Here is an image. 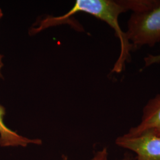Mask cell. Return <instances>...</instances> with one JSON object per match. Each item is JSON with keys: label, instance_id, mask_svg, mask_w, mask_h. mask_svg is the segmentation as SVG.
<instances>
[{"label": "cell", "instance_id": "cell-5", "mask_svg": "<svg viewBox=\"0 0 160 160\" xmlns=\"http://www.w3.org/2000/svg\"><path fill=\"white\" fill-rule=\"evenodd\" d=\"M6 109L0 105V147H27L29 145H40L42 143L40 139H30L25 137L10 129L4 123Z\"/></svg>", "mask_w": 160, "mask_h": 160}, {"label": "cell", "instance_id": "cell-4", "mask_svg": "<svg viewBox=\"0 0 160 160\" xmlns=\"http://www.w3.org/2000/svg\"><path fill=\"white\" fill-rule=\"evenodd\" d=\"M128 137L151 135L160 138V93L151 98L143 109L141 120L125 134Z\"/></svg>", "mask_w": 160, "mask_h": 160}, {"label": "cell", "instance_id": "cell-2", "mask_svg": "<svg viewBox=\"0 0 160 160\" xmlns=\"http://www.w3.org/2000/svg\"><path fill=\"white\" fill-rule=\"evenodd\" d=\"M125 34L132 51L160 42V3L148 10L132 12Z\"/></svg>", "mask_w": 160, "mask_h": 160}, {"label": "cell", "instance_id": "cell-8", "mask_svg": "<svg viewBox=\"0 0 160 160\" xmlns=\"http://www.w3.org/2000/svg\"><path fill=\"white\" fill-rule=\"evenodd\" d=\"M2 58H3V55H2L1 54H0V78L2 77V75L1 74V69L2 68L4 64L2 62Z\"/></svg>", "mask_w": 160, "mask_h": 160}, {"label": "cell", "instance_id": "cell-1", "mask_svg": "<svg viewBox=\"0 0 160 160\" xmlns=\"http://www.w3.org/2000/svg\"><path fill=\"white\" fill-rule=\"evenodd\" d=\"M160 3L157 0H77L75 5L67 13L60 17H48L42 20L38 28L33 29L37 33L49 27L63 23L77 12H83L108 23L113 29L120 42L119 57L112 72L119 73L123 71L125 63L131 60L132 48L126 38L125 32L121 29L118 18L122 13L131 10L133 12L148 10Z\"/></svg>", "mask_w": 160, "mask_h": 160}, {"label": "cell", "instance_id": "cell-3", "mask_svg": "<svg viewBox=\"0 0 160 160\" xmlns=\"http://www.w3.org/2000/svg\"><path fill=\"white\" fill-rule=\"evenodd\" d=\"M116 143L136 155L135 160H160V138L151 135L119 137Z\"/></svg>", "mask_w": 160, "mask_h": 160}, {"label": "cell", "instance_id": "cell-7", "mask_svg": "<svg viewBox=\"0 0 160 160\" xmlns=\"http://www.w3.org/2000/svg\"><path fill=\"white\" fill-rule=\"evenodd\" d=\"M145 67H148L152 65L160 62V53L158 55H148L143 59Z\"/></svg>", "mask_w": 160, "mask_h": 160}, {"label": "cell", "instance_id": "cell-6", "mask_svg": "<svg viewBox=\"0 0 160 160\" xmlns=\"http://www.w3.org/2000/svg\"><path fill=\"white\" fill-rule=\"evenodd\" d=\"M62 160H69L68 157L65 155H62ZM90 160H132L129 157H125L119 160H111L109 156V151L107 148L104 147L103 148L97 151V152L92 156Z\"/></svg>", "mask_w": 160, "mask_h": 160}, {"label": "cell", "instance_id": "cell-9", "mask_svg": "<svg viewBox=\"0 0 160 160\" xmlns=\"http://www.w3.org/2000/svg\"><path fill=\"white\" fill-rule=\"evenodd\" d=\"M2 16H3V13H2L1 9L0 8V19H1V17H2Z\"/></svg>", "mask_w": 160, "mask_h": 160}]
</instances>
